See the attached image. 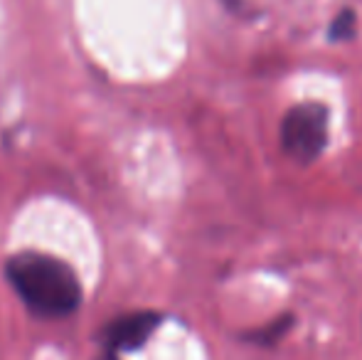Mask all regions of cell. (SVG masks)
<instances>
[{
  "instance_id": "obj_3",
  "label": "cell",
  "mask_w": 362,
  "mask_h": 360,
  "mask_svg": "<svg viewBox=\"0 0 362 360\" xmlns=\"http://www.w3.org/2000/svg\"><path fill=\"white\" fill-rule=\"evenodd\" d=\"M163 313L158 311H134L126 316L116 318L109 328H106V343H109L111 353H124V351H139L148 343V338L160 328Z\"/></svg>"
},
{
  "instance_id": "obj_4",
  "label": "cell",
  "mask_w": 362,
  "mask_h": 360,
  "mask_svg": "<svg viewBox=\"0 0 362 360\" xmlns=\"http://www.w3.org/2000/svg\"><path fill=\"white\" fill-rule=\"evenodd\" d=\"M293 326H296L293 313H281L279 318L269 321L267 326L239 333V341L249 343V346H257V348H276L279 341H281V338L286 336Z\"/></svg>"
},
{
  "instance_id": "obj_1",
  "label": "cell",
  "mask_w": 362,
  "mask_h": 360,
  "mask_svg": "<svg viewBox=\"0 0 362 360\" xmlns=\"http://www.w3.org/2000/svg\"><path fill=\"white\" fill-rule=\"evenodd\" d=\"M5 277L25 306L42 318H64L81 303V284L67 262L40 252H20L5 265Z\"/></svg>"
},
{
  "instance_id": "obj_6",
  "label": "cell",
  "mask_w": 362,
  "mask_h": 360,
  "mask_svg": "<svg viewBox=\"0 0 362 360\" xmlns=\"http://www.w3.org/2000/svg\"><path fill=\"white\" fill-rule=\"evenodd\" d=\"M224 5H227V10H232V13L237 15H247V0H222Z\"/></svg>"
},
{
  "instance_id": "obj_2",
  "label": "cell",
  "mask_w": 362,
  "mask_h": 360,
  "mask_svg": "<svg viewBox=\"0 0 362 360\" xmlns=\"http://www.w3.org/2000/svg\"><path fill=\"white\" fill-rule=\"evenodd\" d=\"M330 109L323 101H298L284 114L279 139L281 151L298 166H313L328 149Z\"/></svg>"
},
{
  "instance_id": "obj_5",
  "label": "cell",
  "mask_w": 362,
  "mask_h": 360,
  "mask_svg": "<svg viewBox=\"0 0 362 360\" xmlns=\"http://www.w3.org/2000/svg\"><path fill=\"white\" fill-rule=\"evenodd\" d=\"M358 37V13L355 8L345 5L335 13V18L328 23V30H325V40L330 45H343L350 42V40Z\"/></svg>"
},
{
  "instance_id": "obj_7",
  "label": "cell",
  "mask_w": 362,
  "mask_h": 360,
  "mask_svg": "<svg viewBox=\"0 0 362 360\" xmlns=\"http://www.w3.org/2000/svg\"><path fill=\"white\" fill-rule=\"evenodd\" d=\"M109 360H119V356H116V353H111V356H109Z\"/></svg>"
}]
</instances>
